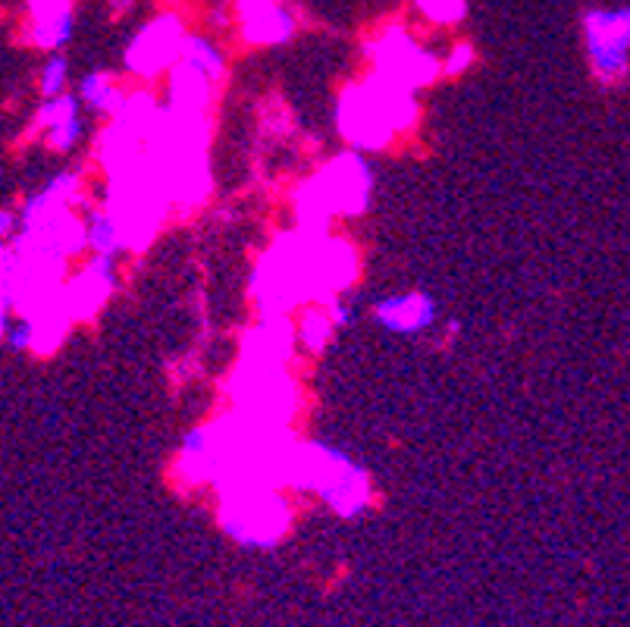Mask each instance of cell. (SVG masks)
Wrapping results in <instances>:
<instances>
[{"label": "cell", "mask_w": 630, "mask_h": 627, "mask_svg": "<svg viewBox=\"0 0 630 627\" xmlns=\"http://www.w3.org/2000/svg\"><path fill=\"white\" fill-rule=\"evenodd\" d=\"M220 530L242 549H273L292 530V505L276 486L242 483L217 490Z\"/></svg>", "instance_id": "3957f363"}, {"label": "cell", "mask_w": 630, "mask_h": 627, "mask_svg": "<svg viewBox=\"0 0 630 627\" xmlns=\"http://www.w3.org/2000/svg\"><path fill=\"white\" fill-rule=\"evenodd\" d=\"M173 471H176L179 483L189 486V490L214 486V455H210V443H207L204 427H195V430L185 433Z\"/></svg>", "instance_id": "9a60e30c"}, {"label": "cell", "mask_w": 630, "mask_h": 627, "mask_svg": "<svg viewBox=\"0 0 630 627\" xmlns=\"http://www.w3.org/2000/svg\"><path fill=\"white\" fill-rule=\"evenodd\" d=\"M214 98H217V82H210L207 76L195 73V69H189V66L173 63V69H170V104L167 107L182 110V113L207 116L210 107H214Z\"/></svg>", "instance_id": "2e32d148"}, {"label": "cell", "mask_w": 630, "mask_h": 627, "mask_svg": "<svg viewBox=\"0 0 630 627\" xmlns=\"http://www.w3.org/2000/svg\"><path fill=\"white\" fill-rule=\"evenodd\" d=\"M176 63L195 69V73L207 76L210 82H220L223 73H226V57H223V51L210 38H204V35H189V32H185V41H182V51H179V60Z\"/></svg>", "instance_id": "d6986e66"}, {"label": "cell", "mask_w": 630, "mask_h": 627, "mask_svg": "<svg viewBox=\"0 0 630 627\" xmlns=\"http://www.w3.org/2000/svg\"><path fill=\"white\" fill-rule=\"evenodd\" d=\"M29 7V41L41 51H60L73 41L76 13L73 0H26Z\"/></svg>", "instance_id": "5bb4252c"}, {"label": "cell", "mask_w": 630, "mask_h": 627, "mask_svg": "<svg viewBox=\"0 0 630 627\" xmlns=\"http://www.w3.org/2000/svg\"><path fill=\"white\" fill-rule=\"evenodd\" d=\"M420 123V104L411 88L383 76H367L342 88L336 104V129L352 151H386L399 135L414 132Z\"/></svg>", "instance_id": "6da1fadb"}, {"label": "cell", "mask_w": 630, "mask_h": 627, "mask_svg": "<svg viewBox=\"0 0 630 627\" xmlns=\"http://www.w3.org/2000/svg\"><path fill=\"white\" fill-rule=\"evenodd\" d=\"M226 392L232 399V408L267 424H292L301 405V389L289 374V367L239 361L226 383Z\"/></svg>", "instance_id": "277c9868"}, {"label": "cell", "mask_w": 630, "mask_h": 627, "mask_svg": "<svg viewBox=\"0 0 630 627\" xmlns=\"http://www.w3.org/2000/svg\"><path fill=\"white\" fill-rule=\"evenodd\" d=\"M323 185L326 198L333 204L336 217H358L370 207L373 195V170L361 157V151H342L330 164H323L320 173H314Z\"/></svg>", "instance_id": "ba28073f"}, {"label": "cell", "mask_w": 630, "mask_h": 627, "mask_svg": "<svg viewBox=\"0 0 630 627\" xmlns=\"http://www.w3.org/2000/svg\"><path fill=\"white\" fill-rule=\"evenodd\" d=\"M7 336H10V345L19 348V352H26V348H32V327H29V320H19Z\"/></svg>", "instance_id": "d4e9b609"}, {"label": "cell", "mask_w": 630, "mask_h": 627, "mask_svg": "<svg viewBox=\"0 0 630 627\" xmlns=\"http://www.w3.org/2000/svg\"><path fill=\"white\" fill-rule=\"evenodd\" d=\"M35 132H44V142H48L54 151H73L82 135H85V123H82V104L73 95H54L41 104L35 123Z\"/></svg>", "instance_id": "4fadbf2b"}, {"label": "cell", "mask_w": 630, "mask_h": 627, "mask_svg": "<svg viewBox=\"0 0 630 627\" xmlns=\"http://www.w3.org/2000/svg\"><path fill=\"white\" fill-rule=\"evenodd\" d=\"M126 101V88H120L113 73L107 69H95L79 82V104H88V110H95L101 116H116V110Z\"/></svg>", "instance_id": "ac0fdd59"}, {"label": "cell", "mask_w": 630, "mask_h": 627, "mask_svg": "<svg viewBox=\"0 0 630 627\" xmlns=\"http://www.w3.org/2000/svg\"><path fill=\"white\" fill-rule=\"evenodd\" d=\"M439 317L436 298L411 289V292H399V295H386L373 305V320L380 323L386 333L395 336H420L427 333Z\"/></svg>", "instance_id": "30bf717a"}, {"label": "cell", "mask_w": 630, "mask_h": 627, "mask_svg": "<svg viewBox=\"0 0 630 627\" xmlns=\"http://www.w3.org/2000/svg\"><path fill=\"white\" fill-rule=\"evenodd\" d=\"M414 7L436 26H455L468 16V0H414Z\"/></svg>", "instance_id": "44dd1931"}, {"label": "cell", "mask_w": 630, "mask_h": 627, "mask_svg": "<svg viewBox=\"0 0 630 627\" xmlns=\"http://www.w3.org/2000/svg\"><path fill=\"white\" fill-rule=\"evenodd\" d=\"M286 486L314 493L333 515L358 518L370 508L373 483L364 464L330 443H295L286 464Z\"/></svg>", "instance_id": "7a4b0ae2"}, {"label": "cell", "mask_w": 630, "mask_h": 627, "mask_svg": "<svg viewBox=\"0 0 630 627\" xmlns=\"http://www.w3.org/2000/svg\"><path fill=\"white\" fill-rule=\"evenodd\" d=\"M336 327H333V320L330 314H326V305H311L305 314H301L298 320V327H295V342L305 348V352L311 355H320L326 345H330Z\"/></svg>", "instance_id": "ffe728a7"}, {"label": "cell", "mask_w": 630, "mask_h": 627, "mask_svg": "<svg viewBox=\"0 0 630 627\" xmlns=\"http://www.w3.org/2000/svg\"><path fill=\"white\" fill-rule=\"evenodd\" d=\"M182 41H185L182 19L176 13H160L135 32V38L129 41V48L123 54V63L138 79H148V82L160 79L163 73H170L173 63L179 60Z\"/></svg>", "instance_id": "52a82bcc"}, {"label": "cell", "mask_w": 630, "mask_h": 627, "mask_svg": "<svg viewBox=\"0 0 630 627\" xmlns=\"http://www.w3.org/2000/svg\"><path fill=\"white\" fill-rule=\"evenodd\" d=\"M474 60H477L474 44L471 41H455L452 51L442 57V76H461V73H468V69L474 66Z\"/></svg>", "instance_id": "603a6c76"}, {"label": "cell", "mask_w": 630, "mask_h": 627, "mask_svg": "<svg viewBox=\"0 0 630 627\" xmlns=\"http://www.w3.org/2000/svg\"><path fill=\"white\" fill-rule=\"evenodd\" d=\"M242 38L254 48H276L295 35V16L279 0H236Z\"/></svg>", "instance_id": "8fae6325"}, {"label": "cell", "mask_w": 630, "mask_h": 627, "mask_svg": "<svg viewBox=\"0 0 630 627\" xmlns=\"http://www.w3.org/2000/svg\"><path fill=\"white\" fill-rule=\"evenodd\" d=\"M135 4H138V0H110V13L113 16H126V13H132Z\"/></svg>", "instance_id": "484cf974"}, {"label": "cell", "mask_w": 630, "mask_h": 627, "mask_svg": "<svg viewBox=\"0 0 630 627\" xmlns=\"http://www.w3.org/2000/svg\"><path fill=\"white\" fill-rule=\"evenodd\" d=\"M373 76H383L402 88H427L442 76V57L424 48L405 26H386L364 44Z\"/></svg>", "instance_id": "5b68a950"}, {"label": "cell", "mask_w": 630, "mask_h": 627, "mask_svg": "<svg viewBox=\"0 0 630 627\" xmlns=\"http://www.w3.org/2000/svg\"><path fill=\"white\" fill-rule=\"evenodd\" d=\"M590 69L599 85H618L630 60V13L627 7H590L583 13Z\"/></svg>", "instance_id": "8992f818"}, {"label": "cell", "mask_w": 630, "mask_h": 627, "mask_svg": "<svg viewBox=\"0 0 630 627\" xmlns=\"http://www.w3.org/2000/svg\"><path fill=\"white\" fill-rule=\"evenodd\" d=\"M326 314H330V320H333V327H336V330L352 327V320H355V308L348 305V301H342V298L326 301Z\"/></svg>", "instance_id": "cb8c5ba5"}, {"label": "cell", "mask_w": 630, "mask_h": 627, "mask_svg": "<svg viewBox=\"0 0 630 627\" xmlns=\"http://www.w3.org/2000/svg\"><path fill=\"white\" fill-rule=\"evenodd\" d=\"M38 88L41 95H63V91L69 88V60L63 54H54L48 63L41 66V76H38Z\"/></svg>", "instance_id": "7402d4cb"}, {"label": "cell", "mask_w": 630, "mask_h": 627, "mask_svg": "<svg viewBox=\"0 0 630 627\" xmlns=\"http://www.w3.org/2000/svg\"><path fill=\"white\" fill-rule=\"evenodd\" d=\"M295 323L286 314L261 317L258 327H251L242 339L239 361L248 364H270V367H289L295 355Z\"/></svg>", "instance_id": "7c38bea8"}, {"label": "cell", "mask_w": 630, "mask_h": 627, "mask_svg": "<svg viewBox=\"0 0 630 627\" xmlns=\"http://www.w3.org/2000/svg\"><path fill=\"white\" fill-rule=\"evenodd\" d=\"M82 229H85V248H91V254L116 258L120 251H126L123 232H120V226H116L113 214L107 211V204L88 207L85 217H82Z\"/></svg>", "instance_id": "e0dca14e"}, {"label": "cell", "mask_w": 630, "mask_h": 627, "mask_svg": "<svg viewBox=\"0 0 630 627\" xmlns=\"http://www.w3.org/2000/svg\"><path fill=\"white\" fill-rule=\"evenodd\" d=\"M116 286V264L113 258H104V254H91V261L73 276L69 283L60 286L63 295V308L69 314V320H91L113 295Z\"/></svg>", "instance_id": "9c48e42d"}]
</instances>
